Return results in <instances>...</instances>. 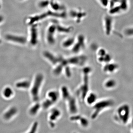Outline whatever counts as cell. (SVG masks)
Listing matches in <instances>:
<instances>
[{
  "label": "cell",
  "instance_id": "cell-1",
  "mask_svg": "<svg viewBox=\"0 0 133 133\" xmlns=\"http://www.w3.org/2000/svg\"><path fill=\"white\" fill-rule=\"evenodd\" d=\"M92 71L90 66H84L82 68V81L76 91L77 96L82 101H84L86 95L90 91V77Z\"/></svg>",
  "mask_w": 133,
  "mask_h": 133
},
{
  "label": "cell",
  "instance_id": "cell-2",
  "mask_svg": "<svg viewBox=\"0 0 133 133\" xmlns=\"http://www.w3.org/2000/svg\"><path fill=\"white\" fill-rule=\"evenodd\" d=\"M114 104V100L110 98L98 99L92 106V112L91 115V118L92 119H96L102 112L113 107Z\"/></svg>",
  "mask_w": 133,
  "mask_h": 133
},
{
  "label": "cell",
  "instance_id": "cell-3",
  "mask_svg": "<svg viewBox=\"0 0 133 133\" xmlns=\"http://www.w3.org/2000/svg\"><path fill=\"white\" fill-rule=\"evenodd\" d=\"M44 80L43 74L38 73L36 75L30 86V95L34 102H38L40 98L41 88Z\"/></svg>",
  "mask_w": 133,
  "mask_h": 133
},
{
  "label": "cell",
  "instance_id": "cell-4",
  "mask_svg": "<svg viewBox=\"0 0 133 133\" xmlns=\"http://www.w3.org/2000/svg\"><path fill=\"white\" fill-rule=\"evenodd\" d=\"M60 98L59 91L51 90L46 94V98L41 103L42 108L44 109H49L58 102Z\"/></svg>",
  "mask_w": 133,
  "mask_h": 133
},
{
  "label": "cell",
  "instance_id": "cell-5",
  "mask_svg": "<svg viewBox=\"0 0 133 133\" xmlns=\"http://www.w3.org/2000/svg\"><path fill=\"white\" fill-rule=\"evenodd\" d=\"M130 114V109L128 105L124 104L119 106L116 109L114 118L116 121L123 124L128 122Z\"/></svg>",
  "mask_w": 133,
  "mask_h": 133
},
{
  "label": "cell",
  "instance_id": "cell-6",
  "mask_svg": "<svg viewBox=\"0 0 133 133\" xmlns=\"http://www.w3.org/2000/svg\"><path fill=\"white\" fill-rule=\"evenodd\" d=\"M67 65L71 67H83L85 66L88 58L85 55L78 54L66 57Z\"/></svg>",
  "mask_w": 133,
  "mask_h": 133
},
{
  "label": "cell",
  "instance_id": "cell-7",
  "mask_svg": "<svg viewBox=\"0 0 133 133\" xmlns=\"http://www.w3.org/2000/svg\"><path fill=\"white\" fill-rule=\"evenodd\" d=\"M86 45L85 37L82 35H79L76 38V41L71 49L72 52L74 55H78L84 50Z\"/></svg>",
  "mask_w": 133,
  "mask_h": 133
},
{
  "label": "cell",
  "instance_id": "cell-8",
  "mask_svg": "<svg viewBox=\"0 0 133 133\" xmlns=\"http://www.w3.org/2000/svg\"><path fill=\"white\" fill-rule=\"evenodd\" d=\"M28 41L32 47H36L38 45L39 36L37 24L30 25V28L29 30V37Z\"/></svg>",
  "mask_w": 133,
  "mask_h": 133
},
{
  "label": "cell",
  "instance_id": "cell-9",
  "mask_svg": "<svg viewBox=\"0 0 133 133\" xmlns=\"http://www.w3.org/2000/svg\"><path fill=\"white\" fill-rule=\"evenodd\" d=\"M57 32L56 24H50L47 28L45 34V40L48 44L53 45L56 43V34Z\"/></svg>",
  "mask_w": 133,
  "mask_h": 133
},
{
  "label": "cell",
  "instance_id": "cell-10",
  "mask_svg": "<svg viewBox=\"0 0 133 133\" xmlns=\"http://www.w3.org/2000/svg\"><path fill=\"white\" fill-rule=\"evenodd\" d=\"M66 104L67 109L71 114H77L78 111V107L77 98L72 94L64 101Z\"/></svg>",
  "mask_w": 133,
  "mask_h": 133
},
{
  "label": "cell",
  "instance_id": "cell-11",
  "mask_svg": "<svg viewBox=\"0 0 133 133\" xmlns=\"http://www.w3.org/2000/svg\"><path fill=\"white\" fill-rule=\"evenodd\" d=\"M43 55L45 59L53 66L59 63L62 56V55H57L48 50L44 51Z\"/></svg>",
  "mask_w": 133,
  "mask_h": 133
},
{
  "label": "cell",
  "instance_id": "cell-12",
  "mask_svg": "<svg viewBox=\"0 0 133 133\" xmlns=\"http://www.w3.org/2000/svg\"><path fill=\"white\" fill-rule=\"evenodd\" d=\"M5 39L10 42L20 45H24L28 42V38L26 37L15 34H7L5 36Z\"/></svg>",
  "mask_w": 133,
  "mask_h": 133
},
{
  "label": "cell",
  "instance_id": "cell-13",
  "mask_svg": "<svg viewBox=\"0 0 133 133\" xmlns=\"http://www.w3.org/2000/svg\"><path fill=\"white\" fill-rule=\"evenodd\" d=\"M119 68L118 65L111 61L103 64L102 70L105 73L110 74L116 72Z\"/></svg>",
  "mask_w": 133,
  "mask_h": 133
},
{
  "label": "cell",
  "instance_id": "cell-14",
  "mask_svg": "<svg viewBox=\"0 0 133 133\" xmlns=\"http://www.w3.org/2000/svg\"><path fill=\"white\" fill-rule=\"evenodd\" d=\"M18 113V109L15 106L10 107L7 109L3 115V118L5 121L11 120L16 116Z\"/></svg>",
  "mask_w": 133,
  "mask_h": 133
},
{
  "label": "cell",
  "instance_id": "cell-15",
  "mask_svg": "<svg viewBox=\"0 0 133 133\" xmlns=\"http://www.w3.org/2000/svg\"><path fill=\"white\" fill-rule=\"evenodd\" d=\"M98 100V95L95 92L90 91L86 95L84 102L87 104L92 106Z\"/></svg>",
  "mask_w": 133,
  "mask_h": 133
},
{
  "label": "cell",
  "instance_id": "cell-16",
  "mask_svg": "<svg viewBox=\"0 0 133 133\" xmlns=\"http://www.w3.org/2000/svg\"><path fill=\"white\" fill-rule=\"evenodd\" d=\"M61 111L59 109L57 108H54L51 109L49 114V120L50 123H52L56 121L59 118L61 115Z\"/></svg>",
  "mask_w": 133,
  "mask_h": 133
},
{
  "label": "cell",
  "instance_id": "cell-17",
  "mask_svg": "<svg viewBox=\"0 0 133 133\" xmlns=\"http://www.w3.org/2000/svg\"><path fill=\"white\" fill-rule=\"evenodd\" d=\"M70 119L71 121L79 122L83 127H87L89 124L88 119L86 118L77 114L72 115Z\"/></svg>",
  "mask_w": 133,
  "mask_h": 133
},
{
  "label": "cell",
  "instance_id": "cell-18",
  "mask_svg": "<svg viewBox=\"0 0 133 133\" xmlns=\"http://www.w3.org/2000/svg\"><path fill=\"white\" fill-rule=\"evenodd\" d=\"M59 91L60 97L64 101L72 94L69 87L66 85H62Z\"/></svg>",
  "mask_w": 133,
  "mask_h": 133
},
{
  "label": "cell",
  "instance_id": "cell-19",
  "mask_svg": "<svg viewBox=\"0 0 133 133\" xmlns=\"http://www.w3.org/2000/svg\"><path fill=\"white\" fill-rule=\"evenodd\" d=\"M75 41H76V38L72 37L65 38L62 42V48L65 49H71L74 45Z\"/></svg>",
  "mask_w": 133,
  "mask_h": 133
},
{
  "label": "cell",
  "instance_id": "cell-20",
  "mask_svg": "<svg viewBox=\"0 0 133 133\" xmlns=\"http://www.w3.org/2000/svg\"><path fill=\"white\" fill-rule=\"evenodd\" d=\"M117 84L115 79L113 78H108L104 81L103 87L107 90H112L116 87Z\"/></svg>",
  "mask_w": 133,
  "mask_h": 133
},
{
  "label": "cell",
  "instance_id": "cell-21",
  "mask_svg": "<svg viewBox=\"0 0 133 133\" xmlns=\"http://www.w3.org/2000/svg\"><path fill=\"white\" fill-rule=\"evenodd\" d=\"M41 108H42L41 104L38 102H35V104L30 107L29 109V114L32 116H36L38 113Z\"/></svg>",
  "mask_w": 133,
  "mask_h": 133
},
{
  "label": "cell",
  "instance_id": "cell-22",
  "mask_svg": "<svg viewBox=\"0 0 133 133\" xmlns=\"http://www.w3.org/2000/svg\"><path fill=\"white\" fill-rule=\"evenodd\" d=\"M31 85L30 81L27 79L20 80L17 82L15 84L17 88L23 90H26L30 88Z\"/></svg>",
  "mask_w": 133,
  "mask_h": 133
},
{
  "label": "cell",
  "instance_id": "cell-23",
  "mask_svg": "<svg viewBox=\"0 0 133 133\" xmlns=\"http://www.w3.org/2000/svg\"><path fill=\"white\" fill-rule=\"evenodd\" d=\"M83 12L81 10H72L71 11V10L70 15V16L75 20L76 18V20L77 22L78 21L79 19L80 21L83 18L82 17L85 16V13Z\"/></svg>",
  "mask_w": 133,
  "mask_h": 133
},
{
  "label": "cell",
  "instance_id": "cell-24",
  "mask_svg": "<svg viewBox=\"0 0 133 133\" xmlns=\"http://www.w3.org/2000/svg\"><path fill=\"white\" fill-rule=\"evenodd\" d=\"M14 95V90L10 87L7 86L3 89L2 95L3 97L7 99H9L13 97Z\"/></svg>",
  "mask_w": 133,
  "mask_h": 133
},
{
  "label": "cell",
  "instance_id": "cell-25",
  "mask_svg": "<svg viewBox=\"0 0 133 133\" xmlns=\"http://www.w3.org/2000/svg\"><path fill=\"white\" fill-rule=\"evenodd\" d=\"M111 19L109 16H105L104 19V29L105 33L106 35H108L110 34L111 31Z\"/></svg>",
  "mask_w": 133,
  "mask_h": 133
},
{
  "label": "cell",
  "instance_id": "cell-26",
  "mask_svg": "<svg viewBox=\"0 0 133 133\" xmlns=\"http://www.w3.org/2000/svg\"><path fill=\"white\" fill-rule=\"evenodd\" d=\"M71 68L70 66L67 65L65 67L63 71V74H64L67 78H70L71 77L72 75Z\"/></svg>",
  "mask_w": 133,
  "mask_h": 133
},
{
  "label": "cell",
  "instance_id": "cell-27",
  "mask_svg": "<svg viewBox=\"0 0 133 133\" xmlns=\"http://www.w3.org/2000/svg\"><path fill=\"white\" fill-rule=\"evenodd\" d=\"M38 123L35 122L32 124L29 130L25 133H37L38 128Z\"/></svg>",
  "mask_w": 133,
  "mask_h": 133
},
{
  "label": "cell",
  "instance_id": "cell-28",
  "mask_svg": "<svg viewBox=\"0 0 133 133\" xmlns=\"http://www.w3.org/2000/svg\"><path fill=\"white\" fill-rule=\"evenodd\" d=\"M49 0H41L38 2V5L39 7L41 8H45L50 5Z\"/></svg>",
  "mask_w": 133,
  "mask_h": 133
},
{
  "label": "cell",
  "instance_id": "cell-29",
  "mask_svg": "<svg viewBox=\"0 0 133 133\" xmlns=\"http://www.w3.org/2000/svg\"><path fill=\"white\" fill-rule=\"evenodd\" d=\"M102 6L106 7L109 4L108 0H97Z\"/></svg>",
  "mask_w": 133,
  "mask_h": 133
},
{
  "label": "cell",
  "instance_id": "cell-30",
  "mask_svg": "<svg viewBox=\"0 0 133 133\" xmlns=\"http://www.w3.org/2000/svg\"><path fill=\"white\" fill-rule=\"evenodd\" d=\"M4 17L2 15H0V24L4 21Z\"/></svg>",
  "mask_w": 133,
  "mask_h": 133
},
{
  "label": "cell",
  "instance_id": "cell-31",
  "mask_svg": "<svg viewBox=\"0 0 133 133\" xmlns=\"http://www.w3.org/2000/svg\"><path fill=\"white\" fill-rule=\"evenodd\" d=\"M132 128L133 131V119L132 121Z\"/></svg>",
  "mask_w": 133,
  "mask_h": 133
},
{
  "label": "cell",
  "instance_id": "cell-32",
  "mask_svg": "<svg viewBox=\"0 0 133 133\" xmlns=\"http://www.w3.org/2000/svg\"><path fill=\"white\" fill-rule=\"evenodd\" d=\"M1 1L0 0V8H1Z\"/></svg>",
  "mask_w": 133,
  "mask_h": 133
},
{
  "label": "cell",
  "instance_id": "cell-33",
  "mask_svg": "<svg viewBox=\"0 0 133 133\" xmlns=\"http://www.w3.org/2000/svg\"><path fill=\"white\" fill-rule=\"evenodd\" d=\"M19 1H25V0H19Z\"/></svg>",
  "mask_w": 133,
  "mask_h": 133
},
{
  "label": "cell",
  "instance_id": "cell-34",
  "mask_svg": "<svg viewBox=\"0 0 133 133\" xmlns=\"http://www.w3.org/2000/svg\"><path fill=\"white\" fill-rule=\"evenodd\" d=\"M1 43V38H0V44Z\"/></svg>",
  "mask_w": 133,
  "mask_h": 133
}]
</instances>
